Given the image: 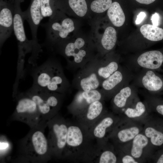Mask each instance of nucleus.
<instances>
[{
  "label": "nucleus",
  "instance_id": "nucleus-1",
  "mask_svg": "<svg viewBox=\"0 0 163 163\" xmlns=\"http://www.w3.org/2000/svg\"><path fill=\"white\" fill-rule=\"evenodd\" d=\"M52 51L63 56L66 68L73 71L84 67L98 54L91 32L86 33L81 29L71 38L57 44Z\"/></svg>",
  "mask_w": 163,
  "mask_h": 163
},
{
  "label": "nucleus",
  "instance_id": "nucleus-2",
  "mask_svg": "<svg viewBox=\"0 0 163 163\" xmlns=\"http://www.w3.org/2000/svg\"><path fill=\"white\" fill-rule=\"evenodd\" d=\"M66 145L64 158L74 161H91L96 145L89 130L76 121H68Z\"/></svg>",
  "mask_w": 163,
  "mask_h": 163
},
{
  "label": "nucleus",
  "instance_id": "nucleus-3",
  "mask_svg": "<svg viewBox=\"0 0 163 163\" xmlns=\"http://www.w3.org/2000/svg\"><path fill=\"white\" fill-rule=\"evenodd\" d=\"M82 21L58 10L47 22L41 24L46 34L44 45L52 51L57 44L71 38L81 29Z\"/></svg>",
  "mask_w": 163,
  "mask_h": 163
},
{
  "label": "nucleus",
  "instance_id": "nucleus-4",
  "mask_svg": "<svg viewBox=\"0 0 163 163\" xmlns=\"http://www.w3.org/2000/svg\"><path fill=\"white\" fill-rule=\"evenodd\" d=\"M45 128H31L26 136L21 141L18 159L30 163H44L52 155L47 138L44 132Z\"/></svg>",
  "mask_w": 163,
  "mask_h": 163
},
{
  "label": "nucleus",
  "instance_id": "nucleus-5",
  "mask_svg": "<svg viewBox=\"0 0 163 163\" xmlns=\"http://www.w3.org/2000/svg\"><path fill=\"white\" fill-rule=\"evenodd\" d=\"M14 97L17 104L12 116L14 120L23 122L31 128L46 127L36 103L25 92H17Z\"/></svg>",
  "mask_w": 163,
  "mask_h": 163
},
{
  "label": "nucleus",
  "instance_id": "nucleus-6",
  "mask_svg": "<svg viewBox=\"0 0 163 163\" xmlns=\"http://www.w3.org/2000/svg\"><path fill=\"white\" fill-rule=\"evenodd\" d=\"M49 133L47 138L53 157L64 158L66 145L68 122L59 113L47 123Z\"/></svg>",
  "mask_w": 163,
  "mask_h": 163
},
{
  "label": "nucleus",
  "instance_id": "nucleus-7",
  "mask_svg": "<svg viewBox=\"0 0 163 163\" xmlns=\"http://www.w3.org/2000/svg\"><path fill=\"white\" fill-rule=\"evenodd\" d=\"M91 32L94 42L98 54L102 56L112 52L117 41V32L115 29L110 26L104 27L101 17L89 22Z\"/></svg>",
  "mask_w": 163,
  "mask_h": 163
},
{
  "label": "nucleus",
  "instance_id": "nucleus-8",
  "mask_svg": "<svg viewBox=\"0 0 163 163\" xmlns=\"http://www.w3.org/2000/svg\"><path fill=\"white\" fill-rule=\"evenodd\" d=\"M59 60L50 57L39 66H33L31 75L33 83L31 88L38 90H45L48 85L54 82L64 72Z\"/></svg>",
  "mask_w": 163,
  "mask_h": 163
},
{
  "label": "nucleus",
  "instance_id": "nucleus-9",
  "mask_svg": "<svg viewBox=\"0 0 163 163\" xmlns=\"http://www.w3.org/2000/svg\"><path fill=\"white\" fill-rule=\"evenodd\" d=\"M143 126V123L121 118L110 134L108 140L116 149L124 152L135 136L142 132Z\"/></svg>",
  "mask_w": 163,
  "mask_h": 163
},
{
  "label": "nucleus",
  "instance_id": "nucleus-10",
  "mask_svg": "<svg viewBox=\"0 0 163 163\" xmlns=\"http://www.w3.org/2000/svg\"><path fill=\"white\" fill-rule=\"evenodd\" d=\"M98 54L92 60L79 69L71 85L78 90L89 91L100 88L101 82L97 74Z\"/></svg>",
  "mask_w": 163,
  "mask_h": 163
},
{
  "label": "nucleus",
  "instance_id": "nucleus-11",
  "mask_svg": "<svg viewBox=\"0 0 163 163\" xmlns=\"http://www.w3.org/2000/svg\"><path fill=\"white\" fill-rule=\"evenodd\" d=\"M22 16L24 20L28 22L32 35L33 50L28 62L35 65L39 54L42 51L41 46L38 43L37 37V29L43 18L40 10V0H32L29 8L22 12Z\"/></svg>",
  "mask_w": 163,
  "mask_h": 163
},
{
  "label": "nucleus",
  "instance_id": "nucleus-12",
  "mask_svg": "<svg viewBox=\"0 0 163 163\" xmlns=\"http://www.w3.org/2000/svg\"><path fill=\"white\" fill-rule=\"evenodd\" d=\"M134 77L127 67L120 65L117 71L101 83L100 89L105 100L111 98L123 87L129 84Z\"/></svg>",
  "mask_w": 163,
  "mask_h": 163
},
{
  "label": "nucleus",
  "instance_id": "nucleus-13",
  "mask_svg": "<svg viewBox=\"0 0 163 163\" xmlns=\"http://www.w3.org/2000/svg\"><path fill=\"white\" fill-rule=\"evenodd\" d=\"M121 118L114 113L107 112L89 129L90 136L97 143L105 142Z\"/></svg>",
  "mask_w": 163,
  "mask_h": 163
},
{
  "label": "nucleus",
  "instance_id": "nucleus-14",
  "mask_svg": "<svg viewBox=\"0 0 163 163\" xmlns=\"http://www.w3.org/2000/svg\"><path fill=\"white\" fill-rule=\"evenodd\" d=\"M18 4V2L14 6L13 31L18 41V59L24 60L26 54L32 51L33 43L32 40H28L26 36L22 12Z\"/></svg>",
  "mask_w": 163,
  "mask_h": 163
},
{
  "label": "nucleus",
  "instance_id": "nucleus-15",
  "mask_svg": "<svg viewBox=\"0 0 163 163\" xmlns=\"http://www.w3.org/2000/svg\"><path fill=\"white\" fill-rule=\"evenodd\" d=\"M133 84L151 94L163 92V78L153 70L142 69L134 76Z\"/></svg>",
  "mask_w": 163,
  "mask_h": 163
},
{
  "label": "nucleus",
  "instance_id": "nucleus-16",
  "mask_svg": "<svg viewBox=\"0 0 163 163\" xmlns=\"http://www.w3.org/2000/svg\"><path fill=\"white\" fill-rule=\"evenodd\" d=\"M105 100L100 88L89 91L78 90L67 108L75 116L84 111L92 102Z\"/></svg>",
  "mask_w": 163,
  "mask_h": 163
},
{
  "label": "nucleus",
  "instance_id": "nucleus-17",
  "mask_svg": "<svg viewBox=\"0 0 163 163\" xmlns=\"http://www.w3.org/2000/svg\"><path fill=\"white\" fill-rule=\"evenodd\" d=\"M137 70L142 69L155 71L162 70L163 53L158 50H152L144 52L129 64L127 67Z\"/></svg>",
  "mask_w": 163,
  "mask_h": 163
},
{
  "label": "nucleus",
  "instance_id": "nucleus-18",
  "mask_svg": "<svg viewBox=\"0 0 163 163\" xmlns=\"http://www.w3.org/2000/svg\"><path fill=\"white\" fill-rule=\"evenodd\" d=\"M153 148L149 139L142 132L135 136L123 152L130 155L139 163H142L152 158Z\"/></svg>",
  "mask_w": 163,
  "mask_h": 163
},
{
  "label": "nucleus",
  "instance_id": "nucleus-19",
  "mask_svg": "<svg viewBox=\"0 0 163 163\" xmlns=\"http://www.w3.org/2000/svg\"><path fill=\"white\" fill-rule=\"evenodd\" d=\"M138 98L137 87L134 84H129L123 87L111 98L113 112L119 115Z\"/></svg>",
  "mask_w": 163,
  "mask_h": 163
},
{
  "label": "nucleus",
  "instance_id": "nucleus-20",
  "mask_svg": "<svg viewBox=\"0 0 163 163\" xmlns=\"http://www.w3.org/2000/svg\"><path fill=\"white\" fill-rule=\"evenodd\" d=\"M104 101H97L91 104L82 112L75 116L76 121L89 130L107 111Z\"/></svg>",
  "mask_w": 163,
  "mask_h": 163
},
{
  "label": "nucleus",
  "instance_id": "nucleus-21",
  "mask_svg": "<svg viewBox=\"0 0 163 163\" xmlns=\"http://www.w3.org/2000/svg\"><path fill=\"white\" fill-rule=\"evenodd\" d=\"M151 110L146 102L138 98L132 104L125 108L119 116L122 119L143 123L150 117Z\"/></svg>",
  "mask_w": 163,
  "mask_h": 163
},
{
  "label": "nucleus",
  "instance_id": "nucleus-22",
  "mask_svg": "<svg viewBox=\"0 0 163 163\" xmlns=\"http://www.w3.org/2000/svg\"><path fill=\"white\" fill-rule=\"evenodd\" d=\"M0 9V43L1 47L13 30L14 7L2 3Z\"/></svg>",
  "mask_w": 163,
  "mask_h": 163
},
{
  "label": "nucleus",
  "instance_id": "nucleus-23",
  "mask_svg": "<svg viewBox=\"0 0 163 163\" xmlns=\"http://www.w3.org/2000/svg\"><path fill=\"white\" fill-rule=\"evenodd\" d=\"M120 65L119 57L113 52L102 56L98 55L97 72L101 82L117 71Z\"/></svg>",
  "mask_w": 163,
  "mask_h": 163
},
{
  "label": "nucleus",
  "instance_id": "nucleus-24",
  "mask_svg": "<svg viewBox=\"0 0 163 163\" xmlns=\"http://www.w3.org/2000/svg\"><path fill=\"white\" fill-rule=\"evenodd\" d=\"M66 5L59 8L67 15L82 21L91 20V17L86 0H68Z\"/></svg>",
  "mask_w": 163,
  "mask_h": 163
},
{
  "label": "nucleus",
  "instance_id": "nucleus-25",
  "mask_svg": "<svg viewBox=\"0 0 163 163\" xmlns=\"http://www.w3.org/2000/svg\"><path fill=\"white\" fill-rule=\"evenodd\" d=\"M108 141L97 144L92 161L99 163H119V154L112 143Z\"/></svg>",
  "mask_w": 163,
  "mask_h": 163
},
{
  "label": "nucleus",
  "instance_id": "nucleus-26",
  "mask_svg": "<svg viewBox=\"0 0 163 163\" xmlns=\"http://www.w3.org/2000/svg\"><path fill=\"white\" fill-rule=\"evenodd\" d=\"M163 128L150 117L144 124L142 133L153 148L163 145Z\"/></svg>",
  "mask_w": 163,
  "mask_h": 163
},
{
  "label": "nucleus",
  "instance_id": "nucleus-27",
  "mask_svg": "<svg viewBox=\"0 0 163 163\" xmlns=\"http://www.w3.org/2000/svg\"><path fill=\"white\" fill-rule=\"evenodd\" d=\"M25 92L36 103L43 123L47 126V122L57 114L53 111L39 91L30 88Z\"/></svg>",
  "mask_w": 163,
  "mask_h": 163
},
{
  "label": "nucleus",
  "instance_id": "nucleus-28",
  "mask_svg": "<svg viewBox=\"0 0 163 163\" xmlns=\"http://www.w3.org/2000/svg\"><path fill=\"white\" fill-rule=\"evenodd\" d=\"M107 16L111 24L114 27H120L123 25L125 17L120 4L117 2H112L107 11Z\"/></svg>",
  "mask_w": 163,
  "mask_h": 163
},
{
  "label": "nucleus",
  "instance_id": "nucleus-29",
  "mask_svg": "<svg viewBox=\"0 0 163 163\" xmlns=\"http://www.w3.org/2000/svg\"><path fill=\"white\" fill-rule=\"evenodd\" d=\"M140 30L144 37L153 42L163 40V29L158 26L150 24L142 25Z\"/></svg>",
  "mask_w": 163,
  "mask_h": 163
},
{
  "label": "nucleus",
  "instance_id": "nucleus-30",
  "mask_svg": "<svg viewBox=\"0 0 163 163\" xmlns=\"http://www.w3.org/2000/svg\"><path fill=\"white\" fill-rule=\"evenodd\" d=\"M51 0H40V8L43 18L53 17L58 10V7L53 5Z\"/></svg>",
  "mask_w": 163,
  "mask_h": 163
},
{
  "label": "nucleus",
  "instance_id": "nucleus-31",
  "mask_svg": "<svg viewBox=\"0 0 163 163\" xmlns=\"http://www.w3.org/2000/svg\"><path fill=\"white\" fill-rule=\"evenodd\" d=\"M145 100L147 103L151 111H156L163 116V103L158 102L153 97L150 95H147L145 96Z\"/></svg>",
  "mask_w": 163,
  "mask_h": 163
},
{
  "label": "nucleus",
  "instance_id": "nucleus-32",
  "mask_svg": "<svg viewBox=\"0 0 163 163\" xmlns=\"http://www.w3.org/2000/svg\"><path fill=\"white\" fill-rule=\"evenodd\" d=\"M0 157L3 159L11 150V145L9 141L4 136L0 138Z\"/></svg>",
  "mask_w": 163,
  "mask_h": 163
},
{
  "label": "nucleus",
  "instance_id": "nucleus-33",
  "mask_svg": "<svg viewBox=\"0 0 163 163\" xmlns=\"http://www.w3.org/2000/svg\"><path fill=\"white\" fill-rule=\"evenodd\" d=\"M119 153V163H138L139 162L130 155L118 150Z\"/></svg>",
  "mask_w": 163,
  "mask_h": 163
},
{
  "label": "nucleus",
  "instance_id": "nucleus-34",
  "mask_svg": "<svg viewBox=\"0 0 163 163\" xmlns=\"http://www.w3.org/2000/svg\"><path fill=\"white\" fill-rule=\"evenodd\" d=\"M151 20L153 25L158 26L160 20V16L157 13H155L153 14Z\"/></svg>",
  "mask_w": 163,
  "mask_h": 163
},
{
  "label": "nucleus",
  "instance_id": "nucleus-35",
  "mask_svg": "<svg viewBox=\"0 0 163 163\" xmlns=\"http://www.w3.org/2000/svg\"><path fill=\"white\" fill-rule=\"evenodd\" d=\"M145 14L144 12H141L140 13L138 16V17L136 19V24H138L140 23L145 17Z\"/></svg>",
  "mask_w": 163,
  "mask_h": 163
},
{
  "label": "nucleus",
  "instance_id": "nucleus-36",
  "mask_svg": "<svg viewBox=\"0 0 163 163\" xmlns=\"http://www.w3.org/2000/svg\"><path fill=\"white\" fill-rule=\"evenodd\" d=\"M139 3L144 4L146 5H148L154 2L156 0H136Z\"/></svg>",
  "mask_w": 163,
  "mask_h": 163
},
{
  "label": "nucleus",
  "instance_id": "nucleus-37",
  "mask_svg": "<svg viewBox=\"0 0 163 163\" xmlns=\"http://www.w3.org/2000/svg\"><path fill=\"white\" fill-rule=\"evenodd\" d=\"M155 161L157 163H163V153L161 154L157 158H156Z\"/></svg>",
  "mask_w": 163,
  "mask_h": 163
}]
</instances>
